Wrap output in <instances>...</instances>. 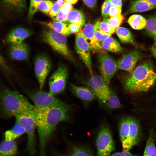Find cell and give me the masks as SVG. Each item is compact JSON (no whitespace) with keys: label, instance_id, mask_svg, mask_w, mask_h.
I'll use <instances>...</instances> for the list:
<instances>
[{"label":"cell","instance_id":"obj_1","mask_svg":"<svg viewBox=\"0 0 156 156\" xmlns=\"http://www.w3.org/2000/svg\"><path fill=\"white\" fill-rule=\"evenodd\" d=\"M69 110L68 105L66 107H44L34 106L32 111L38 133L39 156H46L45 148L47 141L59 123L69 120Z\"/></svg>","mask_w":156,"mask_h":156},{"label":"cell","instance_id":"obj_2","mask_svg":"<svg viewBox=\"0 0 156 156\" xmlns=\"http://www.w3.org/2000/svg\"><path fill=\"white\" fill-rule=\"evenodd\" d=\"M125 83V89L131 93L146 91L156 80V73L149 61L137 67Z\"/></svg>","mask_w":156,"mask_h":156},{"label":"cell","instance_id":"obj_3","mask_svg":"<svg viewBox=\"0 0 156 156\" xmlns=\"http://www.w3.org/2000/svg\"><path fill=\"white\" fill-rule=\"evenodd\" d=\"M0 104L3 114L8 117L31 110L34 107L25 96L7 88L0 92Z\"/></svg>","mask_w":156,"mask_h":156},{"label":"cell","instance_id":"obj_4","mask_svg":"<svg viewBox=\"0 0 156 156\" xmlns=\"http://www.w3.org/2000/svg\"><path fill=\"white\" fill-rule=\"evenodd\" d=\"M15 117L16 122L23 127L27 135V141L25 151L30 156H34L36 153V141L34 132L36 125L32 110L18 114Z\"/></svg>","mask_w":156,"mask_h":156},{"label":"cell","instance_id":"obj_5","mask_svg":"<svg viewBox=\"0 0 156 156\" xmlns=\"http://www.w3.org/2000/svg\"><path fill=\"white\" fill-rule=\"evenodd\" d=\"M42 36L43 40L54 50L68 60L74 61L65 35L50 29L44 30Z\"/></svg>","mask_w":156,"mask_h":156},{"label":"cell","instance_id":"obj_6","mask_svg":"<svg viewBox=\"0 0 156 156\" xmlns=\"http://www.w3.org/2000/svg\"><path fill=\"white\" fill-rule=\"evenodd\" d=\"M96 156H110L115 150V143L111 131L107 125H102L96 139Z\"/></svg>","mask_w":156,"mask_h":156},{"label":"cell","instance_id":"obj_7","mask_svg":"<svg viewBox=\"0 0 156 156\" xmlns=\"http://www.w3.org/2000/svg\"><path fill=\"white\" fill-rule=\"evenodd\" d=\"M68 77L66 66L61 64L50 77L49 81V92L55 95L61 93L64 90Z\"/></svg>","mask_w":156,"mask_h":156},{"label":"cell","instance_id":"obj_8","mask_svg":"<svg viewBox=\"0 0 156 156\" xmlns=\"http://www.w3.org/2000/svg\"><path fill=\"white\" fill-rule=\"evenodd\" d=\"M29 96L34 102L35 107H44L53 106L66 107V104L51 94L42 90L29 93Z\"/></svg>","mask_w":156,"mask_h":156},{"label":"cell","instance_id":"obj_9","mask_svg":"<svg viewBox=\"0 0 156 156\" xmlns=\"http://www.w3.org/2000/svg\"><path fill=\"white\" fill-rule=\"evenodd\" d=\"M97 57L101 76L109 86L112 78L118 69L117 63L106 52L99 53Z\"/></svg>","mask_w":156,"mask_h":156},{"label":"cell","instance_id":"obj_10","mask_svg":"<svg viewBox=\"0 0 156 156\" xmlns=\"http://www.w3.org/2000/svg\"><path fill=\"white\" fill-rule=\"evenodd\" d=\"M51 67V61L47 55L41 54L36 56L35 60L34 70L40 90H42Z\"/></svg>","mask_w":156,"mask_h":156},{"label":"cell","instance_id":"obj_11","mask_svg":"<svg viewBox=\"0 0 156 156\" xmlns=\"http://www.w3.org/2000/svg\"><path fill=\"white\" fill-rule=\"evenodd\" d=\"M86 84L96 96L103 103L109 98L110 89L101 76L93 75L91 76Z\"/></svg>","mask_w":156,"mask_h":156},{"label":"cell","instance_id":"obj_12","mask_svg":"<svg viewBox=\"0 0 156 156\" xmlns=\"http://www.w3.org/2000/svg\"><path fill=\"white\" fill-rule=\"evenodd\" d=\"M81 29L76 34L75 48L80 58L88 69L91 76H92L93 75L91 67L90 49L85 40Z\"/></svg>","mask_w":156,"mask_h":156},{"label":"cell","instance_id":"obj_13","mask_svg":"<svg viewBox=\"0 0 156 156\" xmlns=\"http://www.w3.org/2000/svg\"><path fill=\"white\" fill-rule=\"evenodd\" d=\"M141 57L140 53L136 50L123 54L117 62L118 69L127 71L131 75L137 63Z\"/></svg>","mask_w":156,"mask_h":156},{"label":"cell","instance_id":"obj_14","mask_svg":"<svg viewBox=\"0 0 156 156\" xmlns=\"http://www.w3.org/2000/svg\"><path fill=\"white\" fill-rule=\"evenodd\" d=\"M81 31L90 49L93 53L106 52L95 38L93 25L90 23H87Z\"/></svg>","mask_w":156,"mask_h":156},{"label":"cell","instance_id":"obj_15","mask_svg":"<svg viewBox=\"0 0 156 156\" xmlns=\"http://www.w3.org/2000/svg\"><path fill=\"white\" fill-rule=\"evenodd\" d=\"M9 54L12 60H25L27 59L29 56V47L23 42L20 43L11 44L9 48Z\"/></svg>","mask_w":156,"mask_h":156},{"label":"cell","instance_id":"obj_16","mask_svg":"<svg viewBox=\"0 0 156 156\" xmlns=\"http://www.w3.org/2000/svg\"><path fill=\"white\" fill-rule=\"evenodd\" d=\"M32 34L29 30L22 27L15 28L10 31L6 37V41L11 44L22 43Z\"/></svg>","mask_w":156,"mask_h":156},{"label":"cell","instance_id":"obj_17","mask_svg":"<svg viewBox=\"0 0 156 156\" xmlns=\"http://www.w3.org/2000/svg\"><path fill=\"white\" fill-rule=\"evenodd\" d=\"M130 117L122 118L119 123V134L123 151H129L128 137L129 128Z\"/></svg>","mask_w":156,"mask_h":156},{"label":"cell","instance_id":"obj_18","mask_svg":"<svg viewBox=\"0 0 156 156\" xmlns=\"http://www.w3.org/2000/svg\"><path fill=\"white\" fill-rule=\"evenodd\" d=\"M129 125L128 141L129 148L130 150L139 142L140 135L139 124L135 119L130 117Z\"/></svg>","mask_w":156,"mask_h":156},{"label":"cell","instance_id":"obj_19","mask_svg":"<svg viewBox=\"0 0 156 156\" xmlns=\"http://www.w3.org/2000/svg\"><path fill=\"white\" fill-rule=\"evenodd\" d=\"M156 8L148 0H133L130 3L128 12L133 13L147 11Z\"/></svg>","mask_w":156,"mask_h":156},{"label":"cell","instance_id":"obj_20","mask_svg":"<svg viewBox=\"0 0 156 156\" xmlns=\"http://www.w3.org/2000/svg\"><path fill=\"white\" fill-rule=\"evenodd\" d=\"M70 90L74 94L84 101H91L96 96L91 90L86 87L78 86L71 84Z\"/></svg>","mask_w":156,"mask_h":156},{"label":"cell","instance_id":"obj_21","mask_svg":"<svg viewBox=\"0 0 156 156\" xmlns=\"http://www.w3.org/2000/svg\"><path fill=\"white\" fill-rule=\"evenodd\" d=\"M56 156H94L88 148L81 145H74L71 146L65 153H57Z\"/></svg>","mask_w":156,"mask_h":156},{"label":"cell","instance_id":"obj_22","mask_svg":"<svg viewBox=\"0 0 156 156\" xmlns=\"http://www.w3.org/2000/svg\"><path fill=\"white\" fill-rule=\"evenodd\" d=\"M17 152V145L14 141L4 140L0 143V156H14Z\"/></svg>","mask_w":156,"mask_h":156},{"label":"cell","instance_id":"obj_23","mask_svg":"<svg viewBox=\"0 0 156 156\" xmlns=\"http://www.w3.org/2000/svg\"><path fill=\"white\" fill-rule=\"evenodd\" d=\"M85 16L82 12L73 9L69 12L66 23H75L82 27L85 24Z\"/></svg>","mask_w":156,"mask_h":156},{"label":"cell","instance_id":"obj_24","mask_svg":"<svg viewBox=\"0 0 156 156\" xmlns=\"http://www.w3.org/2000/svg\"><path fill=\"white\" fill-rule=\"evenodd\" d=\"M25 133V131L23 127L19 123L16 122L15 124L11 129L5 131V140H14Z\"/></svg>","mask_w":156,"mask_h":156},{"label":"cell","instance_id":"obj_25","mask_svg":"<svg viewBox=\"0 0 156 156\" xmlns=\"http://www.w3.org/2000/svg\"><path fill=\"white\" fill-rule=\"evenodd\" d=\"M146 21L147 20L142 16L134 14L130 16L127 22L133 29L139 30L145 29Z\"/></svg>","mask_w":156,"mask_h":156},{"label":"cell","instance_id":"obj_26","mask_svg":"<svg viewBox=\"0 0 156 156\" xmlns=\"http://www.w3.org/2000/svg\"><path fill=\"white\" fill-rule=\"evenodd\" d=\"M44 24L48 27L50 29L64 35H70L68 28V25L66 23L53 21L44 23Z\"/></svg>","mask_w":156,"mask_h":156},{"label":"cell","instance_id":"obj_27","mask_svg":"<svg viewBox=\"0 0 156 156\" xmlns=\"http://www.w3.org/2000/svg\"><path fill=\"white\" fill-rule=\"evenodd\" d=\"M101 45L104 50L111 52H119L122 50V47L119 43L111 36L103 41Z\"/></svg>","mask_w":156,"mask_h":156},{"label":"cell","instance_id":"obj_28","mask_svg":"<svg viewBox=\"0 0 156 156\" xmlns=\"http://www.w3.org/2000/svg\"><path fill=\"white\" fill-rule=\"evenodd\" d=\"M5 10L7 11H19L23 8L26 0H1Z\"/></svg>","mask_w":156,"mask_h":156},{"label":"cell","instance_id":"obj_29","mask_svg":"<svg viewBox=\"0 0 156 156\" xmlns=\"http://www.w3.org/2000/svg\"><path fill=\"white\" fill-rule=\"evenodd\" d=\"M145 29L147 35L156 41V12L148 16Z\"/></svg>","mask_w":156,"mask_h":156},{"label":"cell","instance_id":"obj_30","mask_svg":"<svg viewBox=\"0 0 156 156\" xmlns=\"http://www.w3.org/2000/svg\"><path fill=\"white\" fill-rule=\"evenodd\" d=\"M115 32L122 43L135 44L133 35L127 28L119 27L116 29Z\"/></svg>","mask_w":156,"mask_h":156},{"label":"cell","instance_id":"obj_31","mask_svg":"<svg viewBox=\"0 0 156 156\" xmlns=\"http://www.w3.org/2000/svg\"><path fill=\"white\" fill-rule=\"evenodd\" d=\"M73 9L72 4L64 2L57 15L53 18V21L66 23L69 12Z\"/></svg>","mask_w":156,"mask_h":156},{"label":"cell","instance_id":"obj_32","mask_svg":"<svg viewBox=\"0 0 156 156\" xmlns=\"http://www.w3.org/2000/svg\"><path fill=\"white\" fill-rule=\"evenodd\" d=\"M155 136L151 132L147 140L143 156H156Z\"/></svg>","mask_w":156,"mask_h":156},{"label":"cell","instance_id":"obj_33","mask_svg":"<svg viewBox=\"0 0 156 156\" xmlns=\"http://www.w3.org/2000/svg\"><path fill=\"white\" fill-rule=\"evenodd\" d=\"M100 31L104 34H112L114 33L116 29L113 28L109 22V19H104L102 21L98 20L95 23Z\"/></svg>","mask_w":156,"mask_h":156},{"label":"cell","instance_id":"obj_34","mask_svg":"<svg viewBox=\"0 0 156 156\" xmlns=\"http://www.w3.org/2000/svg\"><path fill=\"white\" fill-rule=\"evenodd\" d=\"M104 103L108 107L112 109L118 108L121 106L120 100L116 93L111 89L109 97Z\"/></svg>","mask_w":156,"mask_h":156},{"label":"cell","instance_id":"obj_35","mask_svg":"<svg viewBox=\"0 0 156 156\" xmlns=\"http://www.w3.org/2000/svg\"><path fill=\"white\" fill-rule=\"evenodd\" d=\"M54 2L51 0H43L39 4L38 10L45 14H49Z\"/></svg>","mask_w":156,"mask_h":156},{"label":"cell","instance_id":"obj_36","mask_svg":"<svg viewBox=\"0 0 156 156\" xmlns=\"http://www.w3.org/2000/svg\"><path fill=\"white\" fill-rule=\"evenodd\" d=\"M124 19V16L121 14L109 17V22L111 26L116 29L119 27Z\"/></svg>","mask_w":156,"mask_h":156},{"label":"cell","instance_id":"obj_37","mask_svg":"<svg viewBox=\"0 0 156 156\" xmlns=\"http://www.w3.org/2000/svg\"><path fill=\"white\" fill-rule=\"evenodd\" d=\"M64 3V0H57L55 2L49 13L51 18H53L57 15L62 5Z\"/></svg>","mask_w":156,"mask_h":156},{"label":"cell","instance_id":"obj_38","mask_svg":"<svg viewBox=\"0 0 156 156\" xmlns=\"http://www.w3.org/2000/svg\"><path fill=\"white\" fill-rule=\"evenodd\" d=\"M112 6L110 0H105L101 7V14L104 19H109V13Z\"/></svg>","mask_w":156,"mask_h":156},{"label":"cell","instance_id":"obj_39","mask_svg":"<svg viewBox=\"0 0 156 156\" xmlns=\"http://www.w3.org/2000/svg\"><path fill=\"white\" fill-rule=\"evenodd\" d=\"M43 0H30L29 11V16L31 18L38 10V6Z\"/></svg>","mask_w":156,"mask_h":156},{"label":"cell","instance_id":"obj_40","mask_svg":"<svg viewBox=\"0 0 156 156\" xmlns=\"http://www.w3.org/2000/svg\"><path fill=\"white\" fill-rule=\"evenodd\" d=\"M94 29V34L96 39L99 42L103 41L107 38L111 36V34H104L101 33L95 24L93 25Z\"/></svg>","mask_w":156,"mask_h":156},{"label":"cell","instance_id":"obj_41","mask_svg":"<svg viewBox=\"0 0 156 156\" xmlns=\"http://www.w3.org/2000/svg\"><path fill=\"white\" fill-rule=\"evenodd\" d=\"M68 28L71 34L78 33L81 30V27L76 24L73 23L68 24Z\"/></svg>","mask_w":156,"mask_h":156},{"label":"cell","instance_id":"obj_42","mask_svg":"<svg viewBox=\"0 0 156 156\" xmlns=\"http://www.w3.org/2000/svg\"><path fill=\"white\" fill-rule=\"evenodd\" d=\"M121 8L112 5L109 13V17H111L121 14Z\"/></svg>","mask_w":156,"mask_h":156},{"label":"cell","instance_id":"obj_43","mask_svg":"<svg viewBox=\"0 0 156 156\" xmlns=\"http://www.w3.org/2000/svg\"><path fill=\"white\" fill-rule=\"evenodd\" d=\"M110 156H138V155L133 154L129 151H122L121 152L114 153Z\"/></svg>","mask_w":156,"mask_h":156},{"label":"cell","instance_id":"obj_44","mask_svg":"<svg viewBox=\"0 0 156 156\" xmlns=\"http://www.w3.org/2000/svg\"><path fill=\"white\" fill-rule=\"evenodd\" d=\"M85 4L89 8H95L96 4V0H82Z\"/></svg>","mask_w":156,"mask_h":156},{"label":"cell","instance_id":"obj_45","mask_svg":"<svg viewBox=\"0 0 156 156\" xmlns=\"http://www.w3.org/2000/svg\"><path fill=\"white\" fill-rule=\"evenodd\" d=\"M112 5L115 6L120 8L122 5V0H110Z\"/></svg>","mask_w":156,"mask_h":156},{"label":"cell","instance_id":"obj_46","mask_svg":"<svg viewBox=\"0 0 156 156\" xmlns=\"http://www.w3.org/2000/svg\"><path fill=\"white\" fill-rule=\"evenodd\" d=\"M151 52L156 59V41L154 43L151 48Z\"/></svg>","mask_w":156,"mask_h":156},{"label":"cell","instance_id":"obj_47","mask_svg":"<svg viewBox=\"0 0 156 156\" xmlns=\"http://www.w3.org/2000/svg\"><path fill=\"white\" fill-rule=\"evenodd\" d=\"M79 0H64V2L68 3L71 4H76Z\"/></svg>","mask_w":156,"mask_h":156},{"label":"cell","instance_id":"obj_48","mask_svg":"<svg viewBox=\"0 0 156 156\" xmlns=\"http://www.w3.org/2000/svg\"><path fill=\"white\" fill-rule=\"evenodd\" d=\"M152 4L156 7V0H148Z\"/></svg>","mask_w":156,"mask_h":156},{"label":"cell","instance_id":"obj_49","mask_svg":"<svg viewBox=\"0 0 156 156\" xmlns=\"http://www.w3.org/2000/svg\"></svg>","mask_w":156,"mask_h":156},{"label":"cell","instance_id":"obj_50","mask_svg":"<svg viewBox=\"0 0 156 156\" xmlns=\"http://www.w3.org/2000/svg\"></svg>","mask_w":156,"mask_h":156}]
</instances>
